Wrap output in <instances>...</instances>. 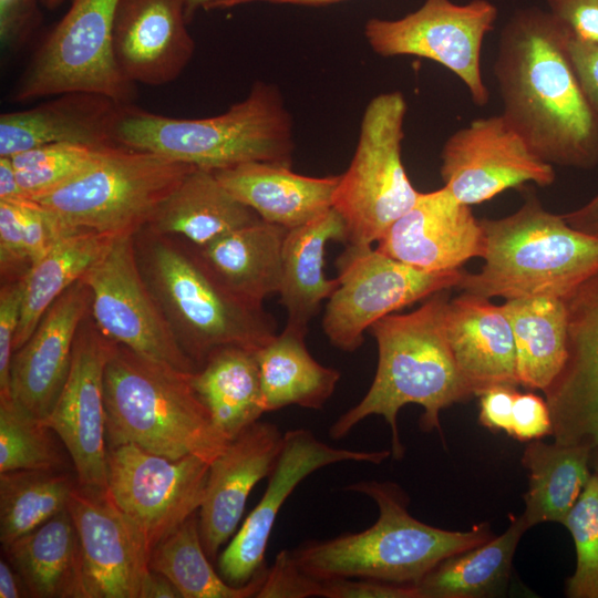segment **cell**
<instances>
[{
  "label": "cell",
  "mask_w": 598,
  "mask_h": 598,
  "mask_svg": "<svg viewBox=\"0 0 598 598\" xmlns=\"http://www.w3.org/2000/svg\"><path fill=\"white\" fill-rule=\"evenodd\" d=\"M567 32L549 11L518 10L503 28L493 65L502 115L550 165H598V112L566 50Z\"/></svg>",
  "instance_id": "cell-1"
},
{
  "label": "cell",
  "mask_w": 598,
  "mask_h": 598,
  "mask_svg": "<svg viewBox=\"0 0 598 598\" xmlns=\"http://www.w3.org/2000/svg\"><path fill=\"white\" fill-rule=\"evenodd\" d=\"M448 290L430 296L409 313H390L370 327L378 347L375 375L359 403L332 423L331 439H342L364 419L380 415L391 429V453L400 460L404 447L398 414L404 405L422 406L421 427L441 433L440 412L474 396L457 369L446 337Z\"/></svg>",
  "instance_id": "cell-2"
},
{
  "label": "cell",
  "mask_w": 598,
  "mask_h": 598,
  "mask_svg": "<svg viewBox=\"0 0 598 598\" xmlns=\"http://www.w3.org/2000/svg\"><path fill=\"white\" fill-rule=\"evenodd\" d=\"M115 141L212 171L247 162L290 166L295 150L291 115L279 90L265 82L254 83L244 100L209 117H169L125 104Z\"/></svg>",
  "instance_id": "cell-3"
},
{
  "label": "cell",
  "mask_w": 598,
  "mask_h": 598,
  "mask_svg": "<svg viewBox=\"0 0 598 598\" xmlns=\"http://www.w3.org/2000/svg\"><path fill=\"white\" fill-rule=\"evenodd\" d=\"M346 489L372 498L379 516L364 530L309 542L291 550L297 564L320 580L367 578L416 585L444 559L492 538L487 523L457 532L414 518L406 497L391 482L361 481Z\"/></svg>",
  "instance_id": "cell-4"
},
{
  "label": "cell",
  "mask_w": 598,
  "mask_h": 598,
  "mask_svg": "<svg viewBox=\"0 0 598 598\" xmlns=\"http://www.w3.org/2000/svg\"><path fill=\"white\" fill-rule=\"evenodd\" d=\"M192 373L116 344L104 372L107 447L134 444L173 460L193 454L210 463L229 441L195 391Z\"/></svg>",
  "instance_id": "cell-5"
},
{
  "label": "cell",
  "mask_w": 598,
  "mask_h": 598,
  "mask_svg": "<svg viewBox=\"0 0 598 598\" xmlns=\"http://www.w3.org/2000/svg\"><path fill=\"white\" fill-rule=\"evenodd\" d=\"M480 224L484 265L476 274L464 272L456 287L463 292L564 299L598 271V237L573 228L535 195L515 213Z\"/></svg>",
  "instance_id": "cell-6"
},
{
  "label": "cell",
  "mask_w": 598,
  "mask_h": 598,
  "mask_svg": "<svg viewBox=\"0 0 598 598\" xmlns=\"http://www.w3.org/2000/svg\"><path fill=\"white\" fill-rule=\"evenodd\" d=\"M147 264L150 288L197 368L218 349L256 351L277 334L274 317L233 295L199 254L194 257L158 243Z\"/></svg>",
  "instance_id": "cell-7"
},
{
  "label": "cell",
  "mask_w": 598,
  "mask_h": 598,
  "mask_svg": "<svg viewBox=\"0 0 598 598\" xmlns=\"http://www.w3.org/2000/svg\"><path fill=\"white\" fill-rule=\"evenodd\" d=\"M194 167L115 146L66 184L32 200L50 210L69 231L134 234L148 224Z\"/></svg>",
  "instance_id": "cell-8"
},
{
  "label": "cell",
  "mask_w": 598,
  "mask_h": 598,
  "mask_svg": "<svg viewBox=\"0 0 598 598\" xmlns=\"http://www.w3.org/2000/svg\"><path fill=\"white\" fill-rule=\"evenodd\" d=\"M408 104L399 91L374 96L361 120L357 147L339 176L334 208L347 227L346 245H372L416 202L401 158Z\"/></svg>",
  "instance_id": "cell-9"
},
{
  "label": "cell",
  "mask_w": 598,
  "mask_h": 598,
  "mask_svg": "<svg viewBox=\"0 0 598 598\" xmlns=\"http://www.w3.org/2000/svg\"><path fill=\"white\" fill-rule=\"evenodd\" d=\"M118 0H71L10 93L16 103L83 91L132 103L135 85L117 66L113 27Z\"/></svg>",
  "instance_id": "cell-10"
},
{
  "label": "cell",
  "mask_w": 598,
  "mask_h": 598,
  "mask_svg": "<svg viewBox=\"0 0 598 598\" xmlns=\"http://www.w3.org/2000/svg\"><path fill=\"white\" fill-rule=\"evenodd\" d=\"M337 259L339 286L328 299L322 329L330 343L353 352L379 319L446 289L464 270L429 272L405 265L372 245H346Z\"/></svg>",
  "instance_id": "cell-11"
},
{
  "label": "cell",
  "mask_w": 598,
  "mask_h": 598,
  "mask_svg": "<svg viewBox=\"0 0 598 598\" xmlns=\"http://www.w3.org/2000/svg\"><path fill=\"white\" fill-rule=\"evenodd\" d=\"M82 280L90 290L96 329L104 337L179 371L198 369L138 268L132 233L114 236Z\"/></svg>",
  "instance_id": "cell-12"
},
{
  "label": "cell",
  "mask_w": 598,
  "mask_h": 598,
  "mask_svg": "<svg viewBox=\"0 0 598 598\" xmlns=\"http://www.w3.org/2000/svg\"><path fill=\"white\" fill-rule=\"evenodd\" d=\"M497 14L496 6L487 0L464 4L425 0L400 19H369L364 35L381 56L413 55L437 62L464 83L475 105L484 106L489 90L482 78L481 51Z\"/></svg>",
  "instance_id": "cell-13"
},
{
  "label": "cell",
  "mask_w": 598,
  "mask_h": 598,
  "mask_svg": "<svg viewBox=\"0 0 598 598\" xmlns=\"http://www.w3.org/2000/svg\"><path fill=\"white\" fill-rule=\"evenodd\" d=\"M209 462L168 458L134 444L107 447L109 494L137 526L151 550L202 506Z\"/></svg>",
  "instance_id": "cell-14"
},
{
  "label": "cell",
  "mask_w": 598,
  "mask_h": 598,
  "mask_svg": "<svg viewBox=\"0 0 598 598\" xmlns=\"http://www.w3.org/2000/svg\"><path fill=\"white\" fill-rule=\"evenodd\" d=\"M440 173L444 186L468 206L526 183L546 187L556 177L553 165L502 114L477 117L454 132L442 147Z\"/></svg>",
  "instance_id": "cell-15"
},
{
  "label": "cell",
  "mask_w": 598,
  "mask_h": 598,
  "mask_svg": "<svg viewBox=\"0 0 598 598\" xmlns=\"http://www.w3.org/2000/svg\"><path fill=\"white\" fill-rule=\"evenodd\" d=\"M116 343L96 328H80L64 386L43 420L65 446L78 484L107 492L104 372Z\"/></svg>",
  "instance_id": "cell-16"
},
{
  "label": "cell",
  "mask_w": 598,
  "mask_h": 598,
  "mask_svg": "<svg viewBox=\"0 0 598 598\" xmlns=\"http://www.w3.org/2000/svg\"><path fill=\"white\" fill-rule=\"evenodd\" d=\"M390 454L386 450L368 452L333 447L306 429L286 432L261 499L218 556L220 576L228 584L240 586L266 569L265 553L278 513L307 476L340 462L380 464Z\"/></svg>",
  "instance_id": "cell-17"
},
{
  "label": "cell",
  "mask_w": 598,
  "mask_h": 598,
  "mask_svg": "<svg viewBox=\"0 0 598 598\" xmlns=\"http://www.w3.org/2000/svg\"><path fill=\"white\" fill-rule=\"evenodd\" d=\"M68 509L81 545L83 598H141L152 550L109 491L78 484Z\"/></svg>",
  "instance_id": "cell-18"
},
{
  "label": "cell",
  "mask_w": 598,
  "mask_h": 598,
  "mask_svg": "<svg viewBox=\"0 0 598 598\" xmlns=\"http://www.w3.org/2000/svg\"><path fill=\"white\" fill-rule=\"evenodd\" d=\"M567 357L545 389L559 444L598 446V271L564 298Z\"/></svg>",
  "instance_id": "cell-19"
},
{
  "label": "cell",
  "mask_w": 598,
  "mask_h": 598,
  "mask_svg": "<svg viewBox=\"0 0 598 598\" xmlns=\"http://www.w3.org/2000/svg\"><path fill=\"white\" fill-rule=\"evenodd\" d=\"M375 247L429 272L461 269L483 254V230L468 205L443 186L420 193L414 205L384 233Z\"/></svg>",
  "instance_id": "cell-20"
},
{
  "label": "cell",
  "mask_w": 598,
  "mask_h": 598,
  "mask_svg": "<svg viewBox=\"0 0 598 598\" xmlns=\"http://www.w3.org/2000/svg\"><path fill=\"white\" fill-rule=\"evenodd\" d=\"M187 24L185 0H118L113 50L124 78L148 86L175 81L195 52Z\"/></svg>",
  "instance_id": "cell-21"
},
{
  "label": "cell",
  "mask_w": 598,
  "mask_h": 598,
  "mask_svg": "<svg viewBox=\"0 0 598 598\" xmlns=\"http://www.w3.org/2000/svg\"><path fill=\"white\" fill-rule=\"evenodd\" d=\"M283 434L276 424L257 421L210 462L198 525L204 549L215 559L234 535L255 485L268 477L280 453Z\"/></svg>",
  "instance_id": "cell-22"
},
{
  "label": "cell",
  "mask_w": 598,
  "mask_h": 598,
  "mask_svg": "<svg viewBox=\"0 0 598 598\" xmlns=\"http://www.w3.org/2000/svg\"><path fill=\"white\" fill-rule=\"evenodd\" d=\"M90 305V290L81 279L50 307L13 354L11 396L42 420L51 412L68 379L75 339Z\"/></svg>",
  "instance_id": "cell-23"
},
{
  "label": "cell",
  "mask_w": 598,
  "mask_h": 598,
  "mask_svg": "<svg viewBox=\"0 0 598 598\" xmlns=\"http://www.w3.org/2000/svg\"><path fill=\"white\" fill-rule=\"evenodd\" d=\"M33 107L0 115V156L53 143L118 145L115 127L125 104L102 94L72 91Z\"/></svg>",
  "instance_id": "cell-24"
},
{
  "label": "cell",
  "mask_w": 598,
  "mask_h": 598,
  "mask_svg": "<svg viewBox=\"0 0 598 598\" xmlns=\"http://www.w3.org/2000/svg\"><path fill=\"white\" fill-rule=\"evenodd\" d=\"M445 329L457 369L474 396L494 385L519 384L514 334L501 305L463 292L448 301Z\"/></svg>",
  "instance_id": "cell-25"
},
{
  "label": "cell",
  "mask_w": 598,
  "mask_h": 598,
  "mask_svg": "<svg viewBox=\"0 0 598 598\" xmlns=\"http://www.w3.org/2000/svg\"><path fill=\"white\" fill-rule=\"evenodd\" d=\"M223 186L260 219L291 229L332 208L339 176L313 177L270 162L214 171Z\"/></svg>",
  "instance_id": "cell-26"
},
{
  "label": "cell",
  "mask_w": 598,
  "mask_h": 598,
  "mask_svg": "<svg viewBox=\"0 0 598 598\" xmlns=\"http://www.w3.org/2000/svg\"><path fill=\"white\" fill-rule=\"evenodd\" d=\"M330 241L347 243L344 220L334 208L287 230L278 290L287 312V327L307 333L321 302L338 288V278L330 279L324 271L326 248Z\"/></svg>",
  "instance_id": "cell-27"
},
{
  "label": "cell",
  "mask_w": 598,
  "mask_h": 598,
  "mask_svg": "<svg viewBox=\"0 0 598 598\" xmlns=\"http://www.w3.org/2000/svg\"><path fill=\"white\" fill-rule=\"evenodd\" d=\"M259 219L223 186L214 171L195 166L147 225L157 234L183 236L202 248Z\"/></svg>",
  "instance_id": "cell-28"
},
{
  "label": "cell",
  "mask_w": 598,
  "mask_h": 598,
  "mask_svg": "<svg viewBox=\"0 0 598 598\" xmlns=\"http://www.w3.org/2000/svg\"><path fill=\"white\" fill-rule=\"evenodd\" d=\"M286 228L259 219L235 229L198 254L216 278L243 301L262 307L278 293Z\"/></svg>",
  "instance_id": "cell-29"
},
{
  "label": "cell",
  "mask_w": 598,
  "mask_h": 598,
  "mask_svg": "<svg viewBox=\"0 0 598 598\" xmlns=\"http://www.w3.org/2000/svg\"><path fill=\"white\" fill-rule=\"evenodd\" d=\"M2 547L30 597L83 598L81 545L68 508Z\"/></svg>",
  "instance_id": "cell-30"
},
{
  "label": "cell",
  "mask_w": 598,
  "mask_h": 598,
  "mask_svg": "<svg viewBox=\"0 0 598 598\" xmlns=\"http://www.w3.org/2000/svg\"><path fill=\"white\" fill-rule=\"evenodd\" d=\"M306 334L285 326L256 350L266 412L289 405L320 410L333 394L340 372L311 355Z\"/></svg>",
  "instance_id": "cell-31"
},
{
  "label": "cell",
  "mask_w": 598,
  "mask_h": 598,
  "mask_svg": "<svg viewBox=\"0 0 598 598\" xmlns=\"http://www.w3.org/2000/svg\"><path fill=\"white\" fill-rule=\"evenodd\" d=\"M190 381L228 441L266 413L255 350L218 349L192 373Z\"/></svg>",
  "instance_id": "cell-32"
},
{
  "label": "cell",
  "mask_w": 598,
  "mask_h": 598,
  "mask_svg": "<svg viewBox=\"0 0 598 598\" xmlns=\"http://www.w3.org/2000/svg\"><path fill=\"white\" fill-rule=\"evenodd\" d=\"M501 306L514 334L518 383L544 392L567 357L564 299L524 297L505 300Z\"/></svg>",
  "instance_id": "cell-33"
},
{
  "label": "cell",
  "mask_w": 598,
  "mask_h": 598,
  "mask_svg": "<svg viewBox=\"0 0 598 598\" xmlns=\"http://www.w3.org/2000/svg\"><path fill=\"white\" fill-rule=\"evenodd\" d=\"M592 450L588 444H546L537 440L527 444L522 464L529 484L522 516L528 527L564 523L591 476Z\"/></svg>",
  "instance_id": "cell-34"
},
{
  "label": "cell",
  "mask_w": 598,
  "mask_h": 598,
  "mask_svg": "<svg viewBox=\"0 0 598 598\" xmlns=\"http://www.w3.org/2000/svg\"><path fill=\"white\" fill-rule=\"evenodd\" d=\"M113 237L92 230L68 234L23 275L14 352L31 337L50 307L102 257Z\"/></svg>",
  "instance_id": "cell-35"
},
{
  "label": "cell",
  "mask_w": 598,
  "mask_h": 598,
  "mask_svg": "<svg viewBox=\"0 0 598 598\" xmlns=\"http://www.w3.org/2000/svg\"><path fill=\"white\" fill-rule=\"evenodd\" d=\"M523 516H511L508 528L495 538L451 556L416 584L421 598L493 597L506 587L516 547L528 529Z\"/></svg>",
  "instance_id": "cell-36"
},
{
  "label": "cell",
  "mask_w": 598,
  "mask_h": 598,
  "mask_svg": "<svg viewBox=\"0 0 598 598\" xmlns=\"http://www.w3.org/2000/svg\"><path fill=\"white\" fill-rule=\"evenodd\" d=\"M208 559L200 538L198 515L194 514L153 547L150 568L166 576L182 598L256 597L267 568L247 584L235 586L218 575Z\"/></svg>",
  "instance_id": "cell-37"
},
{
  "label": "cell",
  "mask_w": 598,
  "mask_h": 598,
  "mask_svg": "<svg viewBox=\"0 0 598 598\" xmlns=\"http://www.w3.org/2000/svg\"><path fill=\"white\" fill-rule=\"evenodd\" d=\"M78 485L65 470L0 473V542L6 546L68 508Z\"/></svg>",
  "instance_id": "cell-38"
},
{
  "label": "cell",
  "mask_w": 598,
  "mask_h": 598,
  "mask_svg": "<svg viewBox=\"0 0 598 598\" xmlns=\"http://www.w3.org/2000/svg\"><path fill=\"white\" fill-rule=\"evenodd\" d=\"M58 436L12 396L0 398V473L65 470Z\"/></svg>",
  "instance_id": "cell-39"
},
{
  "label": "cell",
  "mask_w": 598,
  "mask_h": 598,
  "mask_svg": "<svg viewBox=\"0 0 598 598\" xmlns=\"http://www.w3.org/2000/svg\"><path fill=\"white\" fill-rule=\"evenodd\" d=\"M113 147L53 143L18 153L11 158L24 195L32 199L66 184Z\"/></svg>",
  "instance_id": "cell-40"
},
{
  "label": "cell",
  "mask_w": 598,
  "mask_h": 598,
  "mask_svg": "<svg viewBox=\"0 0 598 598\" xmlns=\"http://www.w3.org/2000/svg\"><path fill=\"white\" fill-rule=\"evenodd\" d=\"M563 525L576 549V568L566 580L569 598H598V475L594 473Z\"/></svg>",
  "instance_id": "cell-41"
},
{
  "label": "cell",
  "mask_w": 598,
  "mask_h": 598,
  "mask_svg": "<svg viewBox=\"0 0 598 598\" xmlns=\"http://www.w3.org/2000/svg\"><path fill=\"white\" fill-rule=\"evenodd\" d=\"M323 580L307 574L296 561L291 550L279 551L256 598L321 597Z\"/></svg>",
  "instance_id": "cell-42"
},
{
  "label": "cell",
  "mask_w": 598,
  "mask_h": 598,
  "mask_svg": "<svg viewBox=\"0 0 598 598\" xmlns=\"http://www.w3.org/2000/svg\"><path fill=\"white\" fill-rule=\"evenodd\" d=\"M23 297V276L0 292V398L11 396V363Z\"/></svg>",
  "instance_id": "cell-43"
},
{
  "label": "cell",
  "mask_w": 598,
  "mask_h": 598,
  "mask_svg": "<svg viewBox=\"0 0 598 598\" xmlns=\"http://www.w3.org/2000/svg\"><path fill=\"white\" fill-rule=\"evenodd\" d=\"M40 0H0V43L3 50L23 48L42 23Z\"/></svg>",
  "instance_id": "cell-44"
},
{
  "label": "cell",
  "mask_w": 598,
  "mask_h": 598,
  "mask_svg": "<svg viewBox=\"0 0 598 598\" xmlns=\"http://www.w3.org/2000/svg\"><path fill=\"white\" fill-rule=\"evenodd\" d=\"M323 598H421L416 585L393 584L367 578L323 580Z\"/></svg>",
  "instance_id": "cell-45"
},
{
  "label": "cell",
  "mask_w": 598,
  "mask_h": 598,
  "mask_svg": "<svg viewBox=\"0 0 598 598\" xmlns=\"http://www.w3.org/2000/svg\"><path fill=\"white\" fill-rule=\"evenodd\" d=\"M0 264L2 274L22 266L31 267L18 200H0Z\"/></svg>",
  "instance_id": "cell-46"
},
{
  "label": "cell",
  "mask_w": 598,
  "mask_h": 598,
  "mask_svg": "<svg viewBox=\"0 0 598 598\" xmlns=\"http://www.w3.org/2000/svg\"><path fill=\"white\" fill-rule=\"evenodd\" d=\"M549 12L568 35L598 43V0H547Z\"/></svg>",
  "instance_id": "cell-47"
},
{
  "label": "cell",
  "mask_w": 598,
  "mask_h": 598,
  "mask_svg": "<svg viewBox=\"0 0 598 598\" xmlns=\"http://www.w3.org/2000/svg\"><path fill=\"white\" fill-rule=\"evenodd\" d=\"M551 416L547 402L532 392H517L511 435L519 441H532L551 435Z\"/></svg>",
  "instance_id": "cell-48"
},
{
  "label": "cell",
  "mask_w": 598,
  "mask_h": 598,
  "mask_svg": "<svg viewBox=\"0 0 598 598\" xmlns=\"http://www.w3.org/2000/svg\"><path fill=\"white\" fill-rule=\"evenodd\" d=\"M566 50L586 97L598 112V43L567 33Z\"/></svg>",
  "instance_id": "cell-49"
},
{
  "label": "cell",
  "mask_w": 598,
  "mask_h": 598,
  "mask_svg": "<svg viewBox=\"0 0 598 598\" xmlns=\"http://www.w3.org/2000/svg\"><path fill=\"white\" fill-rule=\"evenodd\" d=\"M516 386L499 384L491 386L480 398V422L491 430H503L512 433L513 408L517 394Z\"/></svg>",
  "instance_id": "cell-50"
},
{
  "label": "cell",
  "mask_w": 598,
  "mask_h": 598,
  "mask_svg": "<svg viewBox=\"0 0 598 598\" xmlns=\"http://www.w3.org/2000/svg\"><path fill=\"white\" fill-rule=\"evenodd\" d=\"M573 228L598 237V194L584 206L563 215Z\"/></svg>",
  "instance_id": "cell-51"
},
{
  "label": "cell",
  "mask_w": 598,
  "mask_h": 598,
  "mask_svg": "<svg viewBox=\"0 0 598 598\" xmlns=\"http://www.w3.org/2000/svg\"><path fill=\"white\" fill-rule=\"evenodd\" d=\"M28 199L17 176L10 156H0V200Z\"/></svg>",
  "instance_id": "cell-52"
},
{
  "label": "cell",
  "mask_w": 598,
  "mask_h": 598,
  "mask_svg": "<svg viewBox=\"0 0 598 598\" xmlns=\"http://www.w3.org/2000/svg\"><path fill=\"white\" fill-rule=\"evenodd\" d=\"M30 597V592L19 573L11 564L0 560V598Z\"/></svg>",
  "instance_id": "cell-53"
},
{
  "label": "cell",
  "mask_w": 598,
  "mask_h": 598,
  "mask_svg": "<svg viewBox=\"0 0 598 598\" xmlns=\"http://www.w3.org/2000/svg\"><path fill=\"white\" fill-rule=\"evenodd\" d=\"M175 585L164 575L151 569L141 591V598H181Z\"/></svg>",
  "instance_id": "cell-54"
},
{
  "label": "cell",
  "mask_w": 598,
  "mask_h": 598,
  "mask_svg": "<svg viewBox=\"0 0 598 598\" xmlns=\"http://www.w3.org/2000/svg\"><path fill=\"white\" fill-rule=\"evenodd\" d=\"M344 0H224L215 6L214 9H225L240 4L255 2H265L271 4H297V6H328Z\"/></svg>",
  "instance_id": "cell-55"
},
{
  "label": "cell",
  "mask_w": 598,
  "mask_h": 598,
  "mask_svg": "<svg viewBox=\"0 0 598 598\" xmlns=\"http://www.w3.org/2000/svg\"><path fill=\"white\" fill-rule=\"evenodd\" d=\"M224 0H185V17L189 23L198 10H213L215 6Z\"/></svg>",
  "instance_id": "cell-56"
},
{
  "label": "cell",
  "mask_w": 598,
  "mask_h": 598,
  "mask_svg": "<svg viewBox=\"0 0 598 598\" xmlns=\"http://www.w3.org/2000/svg\"><path fill=\"white\" fill-rule=\"evenodd\" d=\"M40 1L44 8L49 10H54L58 7H60L64 0H40Z\"/></svg>",
  "instance_id": "cell-57"
},
{
  "label": "cell",
  "mask_w": 598,
  "mask_h": 598,
  "mask_svg": "<svg viewBox=\"0 0 598 598\" xmlns=\"http://www.w3.org/2000/svg\"><path fill=\"white\" fill-rule=\"evenodd\" d=\"M591 461L595 473L598 475V446L592 450Z\"/></svg>",
  "instance_id": "cell-58"
}]
</instances>
